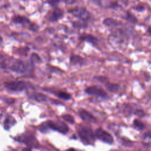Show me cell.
Returning <instances> with one entry per match:
<instances>
[{
	"label": "cell",
	"mask_w": 151,
	"mask_h": 151,
	"mask_svg": "<svg viewBox=\"0 0 151 151\" xmlns=\"http://www.w3.org/2000/svg\"><path fill=\"white\" fill-rule=\"evenodd\" d=\"M64 17V11L60 8L55 7L51 14L49 15L48 20L50 22H55L61 19Z\"/></svg>",
	"instance_id": "7"
},
{
	"label": "cell",
	"mask_w": 151,
	"mask_h": 151,
	"mask_svg": "<svg viewBox=\"0 0 151 151\" xmlns=\"http://www.w3.org/2000/svg\"><path fill=\"white\" fill-rule=\"evenodd\" d=\"M22 151H31V150L29 147H25L22 150Z\"/></svg>",
	"instance_id": "31"
},
{
	"label": "cell",
	"mask_w": 151,
	"mask_h": 151,
	"mask_svg": "<svg viewBox=\"0 0 151 151\" xmlns=\"http://www.w3.org/2000/svg\"><path fill=\"white\" fill-rule=\"evenodd\" d=\"M27 29H28L31 32H37L39 30L40 27H39V25L37 24L31 22L29 24V25H28V27H27Z\"/></svg>",
	"instance_id": "20"
},
{
	"label": "cell",
	"mask_w": 151,
	"mask_h": 151,
	"mask_svg": "<svg viewBox=\"0 0 151 151\" xmlns=\"http://www.w3.org/2000/svg\"><path fill=\"white\" fill-rule=\"evenodd\" d=\"M48 126L55 131L60 132L61 133H66L68 131V126L62 122H53L48 121L47 122Z\"/></svg>",
	"instance_id": "4"
},
{
	"label": "cell",
	"mask_w": 151,
	"mask_h": 151,
	"mask_svg": "<svg viewBox=\"0 0 151 151\" xmlns=\"http://www.w3.org/2000/svg\"><path fill=\"white\" fill-rule=\"evenodd\" d=\"M78 39L81 41H85L91 44L93 46H97L100 43V40L96 36L87 33H83L78 37Z\"/></svg>",
	"instance_id": "8"
},
{
	"label": "cell",
	"mask_w": 151,
	"mask_h": 151,
	"mask_svg": "<svg viewBox=\"0 0 151 151\" xmlns=\"http://www.w3.org/2000/svg\"><path fill=\"white\" fill-rule=\"evenodd\" d=\"M106 87L107 89L111 92V93H115L119 89V86L116 84H113V83H107L106 84Z\"/></svg>",
	"instance_id": "19"
},
{
	"label": "cell",
	"mask_w": 151,
	"mask_h": 151,
	"mask_svg": "<svg viewBox=\"0 0 151 151\" xmlns=\"http://www.w3.org/2000/svg\"><path fill=\"white\" fill-rule=\"evenodd\" d=\"M65 151H76L74 149H73V148H70V149H67V150H65Z\"/></svg>",
	"instance_id": "32"
},
{
	"label": "cell",
	"mask_w": 151,
	"mask_h": 151,
	"mask_svg": "<svg viewBox=\"0 0 151 151\" xmlns=\"http://www.w3.org/2000/svg\"><path fill=\"white\" fill-rule=\"evenodd\" d=\"M146 32L151 35V26H149L146 29Z\"/></svg>",
	"instance_id": "29"
},
{
	"label": "cell",
	"mask_w": 151,
	"mask_h": 151,
	"mask_svg": "<svg viewBox=\"0 0 151 151\" xmlns=\"http://www.w3.org/2000/svg\"><path fill=\"white\" fill-rule=\"evenodd\" d=\"M123 18L128 22L132 24H136L138 22V18L130 11H127L123 17Z\"/></svg>",
	"instance_id": "14"
},
{
	"label": "cell",
	"mask_w": 151,
	"mask_h": 151,
	"mask_svg": "<svg viewBox=\"0 0 151 151\" xmlns=\"http://www.w3.org/2000/svg\"><path fill=\"white\" fill-rule=\"evenodd\" d=\"M133 124L135 126V127L139 130H143L145 127V126L143 124V123H142L141 121H140L137 119H135L134 120Z\"/></svg>",
	"instance_id": "21"
},
{
	"label": "cell",
	"mask_w": 151,
	"mask_h": 151,
	"mask_svg": "<svg viewBox=\"0 0 151 151\" xmlns=\"http://www.w3.org/2000/svg\"><path fill=\"white\" fill-rule=\"evenodd\" d=\"M86 93L90 95H94L102 98H105L107 97V93L105 91L97 86H91L87 88L85 90Z\"/></svg>",
	"instance_id": "9"
},
{
	"label": "cell",
	"mask_w": 151,
	"mask_h": 151,
	"mask_svg": "<svg viewBox=\"0 0 151 151\" xmlns=\"http://www.w3.org/2000/svg\"><path fill=\"white\" fill-rule=\"evenodd\" d=\"M32 98L38 102L45 101L47 100V96L42 93H35L32 96Z\"/></svg>",
	"instance_id": "17"
},
{
	"label": "cell",
	"mask_w": 151,
	"mask_h": 151,
	"mask_svg": "<svg viewBox=\"0 0 151 151\" xmlns=\"http://www.w3.org/2000/svg\"><path fill=\"white\" fill-rule=\"evenodd\" d=\"M11 21L15 24H20L23 27H28L32 22L28 17L20 15H15L11 18Z\"/></svg>",
	"instance_id": "10"
},
{
	"label": "cell",
	"mask_w": 151,
	"mask_h": 151,
	"mask_svg": "<svg viewBox=\"0 0 151 151\" xmlns=\"http://www.w3.org/2000/svg\"><path fill=\"white\" fill-rule=\"evenodd\" d=\"M15 123V120L12 117H8L4 121V128L6 130H8L12 125Z\"/></svg>",
	"instance_id": "18"
},
{
	"label": "cell",
	"mask_w": 151,
	"mask_h": 151,
	"mask_svg": "<svg viewBox=\"0 0 151 151\" xmlns=\"http://www.w3.org/2000/svg\"><path fill=\"white\" fill-rule=\"evenodd\" d=\"M60 2V0H47V2L52 7H56L57 5L59 4Z\"/></svg>",
	"instance_id": "26"
},
{
	"label": "cell",
	"mask_w": 151,
	"mask_h": 151,
	"mask_svg": "<svg viewBox=\"0 0 151 151\" xmlns=\"http://www.w3.org/2000/svg\"><path fill=\"white\" fill-rule=\"evenodd\" d=\"M47 127H49L47 125V123H46L45 124H42L40 126V130L42 132V133H46L47 131Z\"/></svg>",
	"instance_id": "27"
},
{
	"label": "cell",
	"mask_w": 151,
	"mask_h": 151,
	"mask_svg": "<svg viewBox=\"0 0 151 151\" xmlns=\"http://www.w3.org/2000/svg\"><path fill=\"white\" fill-rule=\"evenodd\" d=\"M57 96L59 98L64 100H69L71 98V95L65 92H60L57 94Z\"/></svg>",
	"instance_id": "24"
},
{
	"label": "cell",
	"mask_w": 151,
	"mask_h": 151,
	"mask_svg": "<svg viewBox=\"0 0 151 151\" xmlns=\"http://www.w3.org/2000/svg\"><path fill=\"white\" fill-rule=\"evenodd\" d=\"M5 87L13 91H21L25 88V84L22 81H14L7 82L4 84Z\"/></svg>",
	"instance_id": "6"
},
{
	"label": "cell",
	"mask_w": 151,
	"mask_h": 151,
	"mask_svg": "<svg viewBox=\"0 0 151 151\" xmlns=\"http://www.w3.org/2000/svg\"><path fill=\"white\" fill-rule=\"evenodd\" d=\"M96 136L99 139L105 143L111 144L113 142V138L112 136L109 133L101 128H99L96 131Z\"/></svg>",
	"instance_id": "5"
},
{
	"label": "cell",
	"mask_w": 151,
	"mask_h": 151,
	"mask_svg": "<svg viewBox=\"0 0 151 151\" xmlns=\"http://www.w3.org/2000/svg\"><path fill=\"white\" fill-rule=\"evenodd\" d=\"M102 24L105 27L111 29L119 27L123 25V23L120 21L111 17H107L104 18L102 21Z\"/></svg>",
	"instance_id": "11"
},
{
	"label": "cell",
	"mask_w": 151,
	"mask_h": 151,
	"mask_svg": "<svg viewBox=\"0 0 151 151\" xmlns=\"http://www.w3.org/2000/svg\"><path fill=\"white\" fill-rule=\"evenodd\" d=\"M30 58L32 63H40L41 61L40 57L36 53H32Z\"/></svg>",
	"instance_id": "22"
},
{
	"label": "cell",
	"mask_w": 151,
	"mask_h": 151,
	"mask_svg": "<svg viewBox=\"0 0 151 151\" xmlns=\"http://www.w3.org/2000/svg\"><path fill=\"white\" fill-rule=\"evenodd\" d=\"M68 12L79 19L89 22L91 20L93 15L91 13L87 10L86 8L80 6L68 9Z\"/></svg>",
	"instance_id": "1"
},
{
	"label": "cell",
	"mask_w": 151,
	"mask_h": 151,
	"mask_svg": "<svg viewBox=\"0 0 151 151\" xmlns=\"http://www.w3.org/2000/svg\"><path fill=\"white\" fill-rule=\"evenodd\" d=\"M80 117L84 121L87 122H95L96 121V118L89 112L85 110H81L79 112Z\"/></svg>",
	"instance_id": "13"
},
{
	"label": "cell",
	"mask_w": 151,
	"mask_h": 151,
	"mask_svg": "<svg viewBox=\"0 0 151 151\" xmlns=\"http://www.w3.org/2000/svg\"><path fill=\"white\" fill-rule=\"evenodd\" d=\"M133 9V10L138 12H143L146 10V7L144 5H142V4H138V5H136V6H133L132 8Z\"/></svg>",
	"instance_id": "23"
},
{
	"label": "cell",
	"mask_w": 151,
	"mask_h": 151,
	"mask_svg": "<svg viewBox=\"0 0 151 151\" xmlns=\"http://www.w3.org/2000/svg\"><path fill=\"white\" fill-rule=\"evenodd\" d=\"M9 67L12 71L17 73L23 74L28 71L29 65L27 63L21 60L12 58L11 60Z\"/></svg>",
	"instance_id": "2"
},
{
	"label": "cell",
	"mask_w": 151,
	"mask_h": 151,
	"mask_svg": "<svg viewBox=\"0 0 151 151\" xmlns=\"http://www.w3.org/2000/svg\"><path fill=\"white\" fill-rule=\"evenodd\" d=\"M23 1H25V0H23Z\"/></svg>",
	"instance_id": "34"
},
{
	"label": "cell",
	"mask_w": 151,
	"mask_h": 151,
	"mask_svg": "<svg viewBox=\"0 0 151 151\" xmlns=\"http://www.w3.org/2000/svg\"><path fill=\"white\" fill-rule=\"evenodd\" d=\"M72 25L76 29H86L88 27V22L79 19L72 22Z\"/></svg>",
	"instance_id": "15"
},
{
	"label": "cell",
	"mask_w": 151,
	"mask_h": 151,
	"mask_svg": "<svg viewBox=\"0 0 151 151\" xmlns=\"http://www.w3.org/2000/svg\"><path fill=\"white\" fill-rule=\"evenodd\" d=\"M78 135L83 142L85 144L91 145L94 142V135L92 130L88 127H81L78 130Z\"/></svg>",
	"instance_id": "3"
},
{
	"label": "cell",
	"mask_w": 151,
	"mask_h": 151,
	"mask_svg": "<svg viewBox=\"0 0 151 151\" xmlns=\"http://www.w3.org/2000/svg\"><path fill=\"white\" fill-rule=\"evenodd\" d=\"M15 140L20 142H24L29 146H35L36 145V143H35L36 140L32 137H28L26 136H20L16 137L15 138Z\"/></svg>",
	"instance_id": "12"
},
{
	"label": "cell",
	"mask_w": 151,
	"mask_h": 151,
	"mask_svg": "<svg viewBox=\"0 0 151 151\" xmlns=\"http://www.w3.org/2000/svg\"><path fill=\"white\" fill-rule=\"evenodd\" d=\"M136 114L137 116H140V117H143V116L145 115L144 112H143L142 110H136Z\"/></svg>",
	"instance_id": "28"
},
{
	"label": "cell",
	"mask_w": 151,
	"mask_h": 151,
	"mask_svg": "<svg viewBox=\"0 0 151 151\" xmlns=\"http://www.w3.org/2000/svg\"><path fill=\"white\" fill-rule=\"evenodd\" d=\"M2 42H3V38H2V36L0 35V44H1V43H2Z\"/></svg>",
	"instance_id": "33"
},
{
	"label": "cell",
	"mask_w": 151,
	"mask_h": 151,
	"mask_svg": "<svg viewBox=\"0 0 151 151\" xmlns=\"http://www.w3.org/2000/svg\"><path fill=\"white\" fill-rule=\"evenodd\" d=\"M62 118L66 122L71 123V124H73L74 123V118L70 114H64L62 116Z\"/></svg>",
	"instance_id": "25"
},
{
	"label": "cell",
	"mask_w": 151,
	"mask_h": 151,
	"mask_svg": "<svg viewBox=\"0 0 151 151\" xmlns=\"http://www.w3.org/2000/svg\"><path fill=\"white\" fill-rule=\"evenodd\" d=\"M70 62L74 64H79L83 65L85 63L86 60L78 55H73L70 58Z\"/></svg>",
	"instance_id": "16"
},
{
	"label": "cell",
	"mask_w": 151,
	"mask_h": 151,
	"mask_svg": "<svg viewBox=\"0 0 151 151\" xmlns=\"http://www.w3.org/2000/svg\"><path fill=\"white\" fill-rule=\"evenodd\" d=\"M145 137H149V138H150V137H151V132H149V133H145Z\"/></svg>",
	"instance_id": "30"
}]
</instances>
